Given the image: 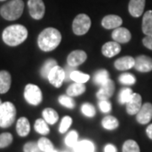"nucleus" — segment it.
<instances>
[{
	"label": "nucleus",
	"mask_w": 152,
	"mask_h": 152,
	"mask_svg": "<svg viewBox=\"0 0 152 152\" xmlns=\"http://www.w3.org/2000/svg\"><path fill=\"white\" fill-rule=\"evenodd\" d=\"M61 41L62 35L58 30L53 27L47 28L38 36V47L44 52H51L58 48Z\"/></svg>",
	"instance_id": "1"
},
{
	"label": "nucleus",
	"mask_w": 152,
	"mask_h": 152,
	"mask_svg": "<svg viewBox=\"0 0 152 152\" xmlns=\"http://www.w3.org/2000/svg\"><path fill=\"white\" fill-rule=\"evenodd\" d=\"M28 37V31L22 25H13L6 27L3 31V41L10 47H15L24 42Z\"/></svg>",
	"instance_id": "2"
},
{
	"label": "nucleus",
	"mask_w": 152,
	"mask_h": 152,
	"mask_svg": "<svg viewBox=\"0 0 152 152\" xmlns=\"http://www.w3.org/2000/svg\"><path fill=\"white\" fill-rule=\"evenodd\" d=\"M25 4L22 0H11L1 7L0 15L7 20H15L21 16Z\"/></svg>",
	"instance_id": "3"
},
{
	"label": "nucleus",
	"mask_w": 152,
	"mask_h": 152,
	"mask_svg": "<svg viewBox=\"0 0 152 152\" xmlns=\"http://www.w3.org/2000/svg\"><path fill=\"white\" fill-rule=\"evenodd\" d=\"M16 117V108L15 105L5 102L0 107V127L6 129L14 124Z\"/></svg>",
	"instance_id": "4"
},
{
	"label": "nucleus",
	"mask_w": 152,
	"mask_h": 152,
	"mask_svg": "<svg viewBox=\"0 0 152 152\" xmlns=\"http://www.w3.org/2000/svg\"><path fill=\"white\" fill-rule=\"evenodd\" d=\"M91 26V20L90 17L85 14H80L75 18L72 28L73 31L77 36H82L86 34Z\"/></svg>",
	"instance_id": "5"
},
{
	"label": "nucleus",
	"mask_w": 152,
	"mask_h": 152,
	"mask_svg": "<svg viewBox=\"0 0 152 152\" xmlns=\"http://www.w3.org/2000/svg\"><path fill=\"white\" fill-rule=\"evenodd\" d=\"M24 96L30 105L37 106L42 101V93L41 89L33 84H28L25 88Z\"/></svg>",
	"instance_id": "6"
},
{
	"label": "nucleus",
	"mask_w": 152,
	"mask_h": 152,
	"mask_svg": "<svg viewBox=\"0 0 152 152\" xmlns=\"http://www.w3.org/2000/svg\"><path fill=\"white\" fill-rule=\"evenodd\" d=\"M28 8L31 16L35 20L42 19L45 15V4L42 0H29Z\"/></svg>",
	"instance_id": "7"
},
{
	"label": "nucleus",
	"mask_w": 152,
	"mask_h": 152,
	"mask_svg": "<svg viewBox=\"0 0 152 152\" xmlns=\"http://www.w3.org/2000/svg\"><path fill=\"white\" fill-rule=\"evenodd\" d=\"M48 79L51 85H53L56 88H59L65 80V71L60 66L56 65L50 71Z\"/></svg>",
	"instance_id": "8"
},
{
	"label": "nucleus",
	"mask_w": 152,
	"mask_h": 152,
	"mask_svg": "<svg viewBox=\"0 0 152 152\" xmlns=\"http://www.w3.org/2000/svg\"><path fill=\"white\" fill-rule=\"evenodd\" d=\"M152 119V104L150 102L143 104L140 110L136 114V120L140 124H147Z\"/></svg>",
	"instance_id": "9"
},
{
	"label": "nucleus",
	"mask_w": 152,
	"mask_h": 152,
	"mask_svg": "<svg viewBox=\"0 0 152 152\" xmlns=\"http://www.w3.org/2000/svg\"><path fill=\"white\" fill-rule=\"evenodd\" d=\"M135 59L134 68L139 72H151L152 70V58L146 55H140Z\"/></svg>",
	"instance_id": "10"
},
{
	"label": "nucleus",
	"mask_w": 152,
	"mask_h": 152,
	"mask_svg": "<svg viewBox=\"0 0 152 152\" xmlns=\"http://www.w3.org/2000/svg\"><path fill=\"white\" fill-rule=\"evenodd\" d=\"M87 54L82 50H75L70 53L67 58V63L70 67H78L86 62Z\"/></svg>",
	"instance_id": "11"
},
{
	"label": "nucleus",
	"mask_w": 152,
	"mask_h": 152,
	"mask_svg": "<svg viewBox=\"0 0 152 152\" xmlns=\"http://www.w3.org/2000/svg\"><path fill=\"white\" fill-rule=\"evenodd\" d=\"M114 91H115V86H114V82L108 79L107 81L104 83L103 85L101 86L100 90L96 93V97L100 100H108L113 95Z\"/></svg>",
	"instance_id": "12"
},
{
	"label": "nucleus",
	"mask_w": 152,
	"mask_h": 152,
	"mask_svg": "<svg viewBox=\"0 0 152 152\" xmlns=\"http://www.w3.org/2000/svg\"><path fill=\"white\" fill-rule=\"evenodd\" d=\"M142 107L141 96L138 93H134L130 100L126 104V110L129 115H136Z\"/></svg>",
	"instance_id": "13"
},
{
	"label": "nucleus",
	"mask_w": 152,
	"mask_h": 152,
	"mask_svg": "<svg viewBox=\"0 0 152 152\" xmlns=\"http://www.w3.org/2000/svg\"><path fill=\"white\" fill-rule=\"evenodd\" d=\"M112 37L114 42L119 44H124L129 42L131 40L130 31L124 27H118L114 29V31L112 33Z\"/></svg>",
	"instance_id": "14"
},
{
	"label": "nucleus",
	"mask_w": 152,
	"mask_h": 152,
	"mask_svg": "<svg viewBox=\"0 0 152 152\" xmlns=\"http://www.w3.org/2000/svg\"><path fill=\"white\" fill-rule=\"evenodd\" d=\"M135 64V59L131 56H124L114 62V67L116 69L120 71H124L134 68Z\"/></svg>",
	"instance_id": "15"
},
{
	"label": "nucleus",
	"mask_w": 152,
	"mask_h": 152,
	"mask_svg": "<svg viewBox=\"0 0 152 152\" xmlns=\"http://www.w3.org/2000/svg\"><path fill=\"white\" fill-rule=\"evenodd\" d=\"M123 24V20L122 18L118 15H109L105 16L102 20V26L105 29L111 30V29H116L121 26Z\"/></svg>",
	"instance_id": "16"
},
{
	"label": "nucleus",
	"mask_w": 152,
	"mask_h": 152,
	"mask_svg": "<svg viewBox=\"0 0 152 152\" xmlns=\"http://www.w3.org/2000/svg\"><path fill=\"white\" fill-rule=\"evenodd\" d=\"M145 6V0H130L129 4V12L133 17L141 16Z\"/></svg>",
	"instance_id": "17"
},
{
	"label": "nucleus",
	"mask_w": 152,
	"mask_h": 152,
	"mask_svg": "<svg viewBox=\"0 0 152 152\" xmlns=\"http://www.w3.org/2000/svg\"><path fill=\"white\" fill-rule=\"evenodd\" d=\"M121 52V46L116 42H109L102 46V53L107 58H113Z\"/></svg>",
	"instance_id": "18"
},
{
	"label": "nucleus",
	"mask_w": 152,
	"mask_h": 152,
	"mask_svg": "<svg viewBox=\"0 0 152 152\" xmlns=\"http://www.w3.org/2000/svg\"><path fill=\"white\" fill-rule=\"evenodd\" d=\"M11 75L8 71H0V94H4L9 91L11 86Z\"/></svg>",
	"instance_id": "19"
},
{
	"label": "nucleus",
	"mask_w": 152,
	"mask_h": 152,
	"mask_svg": "<svg viewBox=\"0 0 152 152\" xmlns=\"http://www.w3.org/2000/svg\"><path fill=\"white\" fill-rule=\"evenodd\" d=\"M30 130H31V125L29 123V120L24 117L19 118L16 124L17 134L21 137H26L29 134Z\"/></svg>",
	"instance_id": "20"
},
{
	"label": "nucleus",
	"mask_w": 152,
	"mask_h": 152,
	"mask_svg": "<svg viewBox=\"0 0 152 152\" xmlns=\"http://www.w3.org/2000/svg\"><path fill=\"white\" fill-rule=\"evenodd\" d=\"M142 31L145 36H152V10L145 13L142 20Z\"/></svg>",
	"instance_id": "21"
},
{
	"label": "nucleus",
	"mask_w": 152,
	"mask_h": 152,
	"mask_svg": "<svg viewBox=\"0 0 152 152\" xmlns=\"http://www.w3.org/2000/svg\"><path fill=\"white\" fill-rule=\"evenodd\" d=\"M95 145L94 143L90 140H80L77 142L75 147L74 151L75 152H95Z\"/></svg>",
	"instance_id": "22"
},
{
	"label": "nucleus",
	"mask_w": 152,
	"mask_h": 152,
	"mask_svg": "<svg viewBox=\"0 0 152 152\" xmlns=\"http://www.w3.org/2000/svg\"><path fill=\"white\" fill-rule=\"evenodd\" d=\"M86 86L82 83H74L70 85L67 89V95L71 97L73 96H78L80 95H82L86 91Z\"/></svg>",
	"instance_id": "23"
},
{
	"label": "nucleus",
	"mask_w": 152,
	"mask_h": 152,
	"mask_svg": "<svg viewBox=\"0 0 152 152\" xmlns=\"http://www.w3.org/2000/svg\"><path fill=\"white\" fill-rule=\"evenodd\" d=\"M43 119L48 124H54L58 120V114L53 108H45L42 112Z\"/></svg>",
	"instance_id": "24"
},
{
	"label": "nucleus",
	"mask_w": 152,
	"mask_h": 152,
	"mask_svg": "<svg viewBox=\"0 0 152 152\" xmlns=\"http://www.w3.org/2000/svg\"><path fill=\"white\" fill-rule=\"evenodd\" d=\"M102 125L105 129L114 130L118 127L119 123H118V120L113 116H107L102 121Z\"/></svg>",
	"instance_id": "25"
},
{
	"label": "nucleus",
	"mask_w": 152,
	"mask_h": 152,
	"mask_svg": "<svg viewBox=\"0 0 152 152\" xmlns=\"http://www.w3.org/2000/svg\"><path fill=\"white\" fill-rule=\"evenodd\" d=\"M109 79V74L106 69H100L96 71L94 75L93 78V82L97 85V86H102L103 85L105 82Z\"/></svg>",
	"instance_id": "26"
},
{
	"label": "nucleus",
	"mask_w": 152,
	"mask_h": 152,
	"mask_svg": "<svg viewBox=\"0 0 152 152\" xmlns=\"http://www.w3.org/2000/svg\"><path fill=\"white\" fill-rule=\"evenodd\" d=\"M48 124L45 121L44 119L42 118H39L36 121L35 125H34V128H35V130L37 132L38 134H42V135H46V134H48L50 129H49Z\"/></svg>",
	"instance_id": "27"
},
{
	"label": "nucleus",
	"mask_w": 152,
	"mask_h": 152,
	"mask_svg": "<svg viewBox=\"0 0 152 152\" xmlns=\"http://www.w3.org/2000/svg\"><path fill=\"white\" fill-rule=\"evenodd\" d=\"M69 79L72 80L75 83H82L85 84L86 82H87L90 80V75L81 73L78 70H74L71 72Z\"/></svg>",
	"instance_id": "28"
},
{
	"label": "nucleus",
	"mask_w": 152,
	"mask_h": 152,
	"mask_svg": "<svg viewBox=\"0 0 152 152\" xmlns=\"http://www.w3.org/2000/svg\"><path fill=\"white\" fill-rule=\"evenodd\" d=\"M57 65V62L54 59H48L44 63L43 66L41 69V75L43 78H48L50 71L52 70L55 66Z\"/></svg>",
	"instance_id": "29"
},
{
	"label": "nucleus",
	"mask_w": 152,
	"mask_h": 152,
	"mask_svg": "<svg viewBox=\"0 0 152 152\" xmlns=\"http://www.w3.org/2000/svg\"><path fill=\"white\" fill-rule=\"evenodd\" d=\"M133 91L130 88H124L120 91L118 95V102L121 104H127L133 96Z\"/></svg>",
	"instance_id": "30"
},
{
	"label": "nucleus",
	"mask_w": 152,
	"mask_h": 152,
	"mask_svg": "<svg viewBox=\"0 0 152 152\" xmlns=\"http://www.w3.org/2000/svg\"><path fill=\"white\" fill-rule=\"evenodd\" d=\"M123 152H140L137 142L133 140H126L123 145Z\"/></svg>",
	"instance_id": "31"
},
{
	"label": "nucleus",
	"mask_w": 152,
	"mask_h": 152,
	"mask_svg": "<svg viewBox=\"0 0 152 152\" xmlns=\"http://www.w3.org/2000/svg\"><path fill=\"white\" fill-rule=\"evenodd\" d=\"M37 145L40 148V150H41V151L42 152H49L54 149L53 143L47 138H41L38 140Z\"/></svg>",
	"instance_id": "32"
},
{
	"label": "nucleus",
	"mask_w": 152,
	"mask_h": 152,
	"mask_svg": "<svg viewBox=\"0 0 152 152\" xmlns=\"http://www.w3.org/2000/svg\"><path fill=\"white\" fill-rule=\"evenodd\" d=\"M118 80L121 84L123 85H128V86H132L134 85L136 82V79L134 76L129 73H124L122 74L118 78Z\"/></svg>",
	"instance_id": "33"
},
{
	"label": "nucleus",
	"mask_w": 152,
	"mask_h": 152,
	"mask_svg": "<svg viewBox=\"0 0 152 152\" xmlns=\"http://www.w3.org/2000/svg\"><path fill=\"white\" fill-rule=\"evenodd\" d=\"M78 133L75 130L70 131L65 137V144L67 146L74 148L78 142Z\"/></svg>",
	"instance_id": "34"
},
{
	"label": "nucleus",
	"mask_w": 152,
	"mask_h": 152,
	"mask_svg": "<svg viewBox=\"0 0 152 152\" xmlns=\"http://www.w3.org/2000/svg\"><path fill=\"white\" fill-rule=\"evenodd\" d=\"M58 102L61 105L67 108L73 109L75 107V101L71 98V96L68 95H63L58 97Z\"/></svg>",
	"instance_id": "35"
},
{
	"label": "nucleus",
	"mask_w": 152,
	"mask_h": 152,
	"mask_svg": "<svg viewBox=\"0 0 152 152\" xmlns=\"http://www.w3.org/2000/svg\"><path fill=\"white\" fill-rule=\"evenodd\" d=\"M13 142V135L10 133H3L0 134V149L10 145Z\"/></svg>",
	"instance_id": "36"
},
{
	"label": "nucleus",
	"mask_w": 152,
	"mask_h": 152,
	"mask_svg": "<svg viewBox=\"0 0 152 152\" xmlns=\"http://www.w3.org/2000/svg\"><path fill=\"white\" fill-rule=\"evenodd\" d=\"M81 112L86 117L93 118L96 115V108L91 103H84L81 107Z\"/></svg>",
	"instance_id": "37"
},
{
	"label": "nucleus",
	"mask_w": 152,
	"mask_h": 152,
	"mask_svg": "<svg viewBox=\"0 0 152 152\" xmlns=\"http://www.w3.org/2000/svg\"><path fill=\"white\" fill-rule=\"evenodd\" d=\"M71 124H72V118L69 116H65L63 118V119L61 121L58 130L61 134H64L69 129Z\"/></svg>",
	"instance_id": "38"
},
{
	"label": "nucleus",
	"mask_w": 152,
	"mask_h": 152,
	"mask_svg": "<svg viewBox=\"0 0 152 152\" xmlns=\"http://www.w3.org/2000/svg\"><path fill=\"white\" fill-rule=\"evenodd\" d=\"M24 152H41V150L38 146L37 143L35 142H28L24 145Z\"/></svg>",
	"instance_id": "39"
},
{
	"label": "nucleus",
	"mask_w": 152,
	"mask_h": 152,
	"mask_svg": "<svg viewBox=\"0 0 152 152\" xmlns=\"http://www.w3.org/2000/svg\"><path fill=\"white\" fill-rule=\"evenodd\" d=\"M98 105H99V108L101 109V111L102 113H109L112 110V105H111V102H109L108 100L100 101Z\"/></svg>",
	"instance_id": "40"
},
{
	"label": "nucleus",
	"mask_w": 152,
	"mask_h": 152,
	"mask_svg": "<svg viewBox=\"0 0 152 152\" xmlns=\"http://www.w3.org/2000/svg\"><path fill=\"white\" fill-rule=\"evenodd\" d=\"M143 44L146 48L152 50V36H146L143 39Z\"/></svg>",
	"instance_id": "41"
},
{
	"label": "nucleus",
	"mask_w": 152,
	"mask_h": 152,
	"mask_svg": "<svg viewBox=\"0 0 152 152\" xmlns=\"http://www.w3.org/2000/svg\"><path fill=\"white\" fill-rule=\"evenodd\" d=\"M104 152H117V148L113 145L108 144L104 148Z\"/></svg>",
	"instance_id": "42"
},
{
	"label": "nucleus",
	"mask_w": 152,
	"mask_h": 152,
	"mask_svg": "<svg viewBox=\"0 0 152 152\" xmlns=\"http://www.w3.org/2000/svg\"><path fill=\"white\" fill-rule=\"evenodd\" d=\"M146 134L149 137V139L152 140V124H150L146 129Z\"/></svg>",
	"instance_id": "43"
},
{
	"label": "nucleus",
	"mask_w": 152,
	"mask_h": 152,
	"mask_svg": "<svg viewBox=\"0 0 152 152\" xmlns=\"http://www.w3.org/2000/svg\"><path fill=\"white\" fill-rule=\"evenodd\" d=\"M49 152H58V151H56V150H54V149H53V150H52L51 151H49Z\"/></svg>",
	"instance_id": "44"
},
{
	"label": "nucleus",
	"mask_w": 152,
	"mask_h": 152,
	"mask_svg": "<svg viewBox=\"0 0 152 152\" xmlns=\"http://www.w3.org/2000/svg\"><path fill=\"white\" fill-rule=\"evenodd\" d=\"M2 104H3V102H1V100H0V107L2 106Z\"/></svg>",
	"instance_id": "45"
},
{
	"label": "nucleus",
	"mask_w": 152,
	"mask_h": 152,
	"mask_svg": "<svg viewBox=\"0 0 152 152\" xmlns=\"http://www.w3.org/2000/svg\"><path fill=\"white\" fill-rule=\"evenodd\" d=\"M0 1H1V2H2V1H5V0H0Z\"/></svg>",
	"instance_id": "46"
},
{
	"label": "nucleus",
	"mask_w": 152,
	"mask_h": 152,
	"mask_svg": "<svg viewBox=\"0 0 152 152\" xmlns=\"http://www.w3.org/2000/svg\"><path fill=\"white\" fill-rule=\"evenodd\" d=\"M63 152H66V151H63Z\"/></svg>",
	"instance_id": "47"
}]
</instances>
